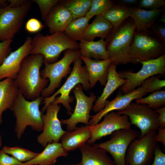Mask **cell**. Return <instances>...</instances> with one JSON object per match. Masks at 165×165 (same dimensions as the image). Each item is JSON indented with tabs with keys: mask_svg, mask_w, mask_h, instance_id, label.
<instances>
[{
	"mask_svg": "<svg viewBox=\"0 0 165 165\" xmlns=\"http://www.w3.org/2000/svg\"><path fill=\"white\" fill-rule=\"evenodd\" d=\"M76 165H81V163H80L78 164H77Z\"/></svg>",
	"mask_w": 165,
	"mask_h": 165,
	"instance_id": "obj_49",
	"label": "cell"
},
{
	"mask_svg": "<svg viewBox=\"0 0 165 165\" xmlns=\"http://www.w3.org/2000/svg\"><path fill=\"white\" fill-rule=\"evenodd\" d=\"M32 1L29 0L22 6L10 7L7 4L0 8V41L12 39L21 29L31 9Z\"/></svg>",
	"mask_w": 165,
	"mask_h": 165,
	"instance_id": "obj_10",
	"label": "cell"
},
{
	"mask_svg": "<svg viewBox=\"0 0 165 165\" xmlns=\"http://www.w3.org/2000/svg\"><path fill=\"white\" fill-rule=\"evenodd\" d=\"M43 98L41 96L28 101L19 90L11 109L16 119L14 131L18 139H20L28 126L37 132L42 130L43 114L39 107Z\"/></svg>",
	"mask_w": 165,
	"mask_h": 165,
	"instance_id": "obj_2",
	"label": "cell"
},
{
	"mask_svg": "<svg viewBox=\"0 0 165 165\" xmlns=\"http://www.w3.org/2000/svg\"><path fill=\"white\" fill-rule=\"evenodd\" d=\"M159 114L158 120L159 128H165V107L155 110Z\"/></svg>",
	"mask_w": 165,
	"mask_h": 165,
	"instance_id": "obj_41",
	"label": "cell"
},
{
	"mask_svg": "<svg viewBox=\"0 0 165 165\" xmlns=\"http://www.w3.org/2000/svg\"><path fill=\"white\" fill-rule=\"evenodd\" d=\"M61 106L53 103L46 108V112L42 116L43 123L42 132L37 138L38 142L43 147L53 142H59L62 136L66 131L62 128L58 117Z\"/></svg>",
	"mask_w": 165,
	"mask_h": 165,
	"instance_id": "obj_15",
	"label": "cell"
},
{
	"mask_svg": "<svg viewBox=\"0 0 165 165\" xmlns=\"http://www.w3.org/2000/svg\"><path fill=\"white\" fill-rule=\"evenodd\" d=\"M151 28L155 34L165 44V28L163 26L153 25Z\"/></svg>",
	"mask_w": 165,
	"mask_h": 165,
	"instance_id": "obj_40",
	"label": "cell"
},
{
	"mask_svg": "<svg viewBox=\"0 0 165 165\" xmlns=\"http://www.w3.org/2000/svg\"><path fill=\"white\" fill-rule=\"evenodd\" d=\"M12 42V39L0 42V66L12 52L11 44Z\"/></svg>",
	"mask_w": 165,
	"mask_h": 165,
	"instance_id": "obj_37",
	"label": "cell"
},
{
	"mask_svg": "<svg viewBox=\"0 0 165 165\" xmlns=\"http://www.w3.org/2000/svg\"><path fill=\"white\" fill-rule=\"evenodd\" d=\"M43 58L39 54H31L23 60L20 71L14 80L15 84L27 100L33 101L41 96L49 82L42 78L40 70L44 64Z\"/></svg>",
	"mask_w": 165,
	"mask_h": 165,
	"instance_id": "obj_1",
	"label": "cell"
},
{
	"mask_svg": "<svg viewBox=\"0 0 165 165\" xmlns=\"http://www.w3.org/2000/svg\"><path fill=\"white\" fill-rule=\"evenodd\" d=\"M45 27L41 22L36 18H32L26 22L25 29L30 33H37L41 31Z\"/></svg>",
	"mask_w": 165,
	"mask_h": 165,
	"instance_id": "obj_36",
	"label": "cell"
},
{
	"mask_svg": "<svg viewBox=\"0 0 165 165\" xmlns=\"http://www.w3.org/2000/svg\"><path fill=\"white\" fill-rule=\"evenodd\" d=\"M61 2L59 3L69 12L73 20L85 16L91 5V0H68Z\"/></svg>",
	"mask_w": 165,
	"mask_h": 165,
	"instance_id": "obj_29",
	"label": "cell"
},
{
	"mask_svg": "<svg viewBox=\"0 0 165 165\" xmlns=\"http://www.w3.org/2000/svg\"><path fill=\"white\" fill-rule=\"evenodd\" d=\"M2 145V138L0 134V148L1 147Z\"/></svg>",
	"mask_w": 165,
	"mask_h": 165,
	"instance_id": "obj_46",
	"label": "cell"
},
{
	"mask_svg": "<svg viewBox=\"0 0 165 165\" xmlns=\"http://www.w3.org/2000/svg\"><path fill=\"white\" fill-rule=\"evenodd\" d=\"M80 56L79 50L69 49L60 60L50 64L44 62V68L40 72V75L42 78H48L50 83L42 92L41 96L48 97L54 93L60 86L62 78L70 72L71 64Z\"/></svg>",
	"mask_w": 165,
	"mask_h": 165,
	"instance_id": "obj_7",
	"label": "cell"
},
{
	"mask_svg": "<svg viewBox=\"0 0 165 165\" xmlns=\"http://www.w3.org/2000/svg\"><path fill=\"white\" fill-rule=\"evenodd\" d=\"M126 80L121 78L116 70V66L111 63L108 69L107 80L101 95L93 105L92 110L97 113L102 110L107 105V100L111 95L118 88L122 86Z\"/></svg>",
	"mask_w": 165,
	"mask_h": 165,
	"instance_id": "obj_18",
	"label": "cell"
},
{
	"mask_svg": "<svg viewBox=\"0 0 165 165\" xmlns=\"http://www.w3.org/2000/svg\"><path fill=\"white\" fill-rule=\"evenodd\" d=\"M158 132L156 135V138L158 142L161 143L165 146V128H159Z\"/></svg>",
	"mask_w": 165,
	"mask_h": 165,
	"instance_id": "obj_42",
	"label": "cell"
},
{
	"mask_svg": "<svg viewBox=\"0 0 165 165\" xmlns=\"http://www.w3.org/2000/svg\"><path fill=\"white\" fill-rule=\"evenodd\" d=\"M68 154L62 147L61 143L53 142L48 144L44 150L31 160L23 163L22 165L37 164L39 165H53L57 158L66 157Z\"/></svg>",
	"mask_w": 165,
	"mask_h": 165,
	"instance_id": "obj_23",
	"label": "cell"
},
{
	"mask_svg": "<svg viewBox=\"0 0 165 165\" xmlns=\"http://www.w3.org/2000/svg\"><path fill=\"white\" fill-rule=\"evenodd\" d=\"M28 0H9L8 5L11 7L18 8L21 7L26 4Z\"/></svg>",
	"mask_w": 165,
	"mask_h": 165,
	"instance_id": "obj_43",
	"label": "cell"
},
{
	"mask_svg": "<svg viewBox=\"0 0 165 165\" xmlns=\"http://www.w3.org/2000/svg\"><path fill=\"white\" fill-rule=\"evenodd\" d=\"M82 87L80 84L76 85L73 91L76 100V104L73 113L67 119H61V124L66 125L68 131L73 130L79 123L89 125L91 116L90 113L92 110L93 104L97 100L94 93H91L90 96H87L82 90Z\"/></svg>",
	"mask_w": 165,
	"mask_h": 165,
	"instance_id": "obj_14",
	"label": "cell"
},
{
	"mask_svg": "<svg viewBox=\"0 0 165 165\" xmlns=\"http://www.w3.org/2000/svg\"><path fill=\"white\" fill-rule=\"evenodd\" d=\"M116 112L127 116L131 124L140 129L139 137L151 131H156L159 128L158 113L146 105L131 102L125 108Z\"/></svg>",
	"mask_w": 165,
	"mask_h": 165,
	"instance_id": "obj_11",
	"label": "cell"
},
{
	"mask_svg": "<svg viewBox=\"0 0 165 165\" xmlns=\"http://www.w3.org/2000/svg\"><path fill=\"white\" fill-rule=\"evenodd\" d=\"M151 165H165V154L158 145L155 149L154 160Z\"/></svg>",
	"mask_w": 165,
	"mask_h": 165,
	"instance_id": "obj_39",
	"label": "cell"
},
{
	"mask_svg": "<svg viewBox=\"0 0 165 165\" xmlns=\"http://www.w3.org/2000/svg\"><path fill=\"white\" fill-rule=\"evenodd\" d=\"M113 30V27L107 20L101 15H97L92 23L86 29L82 39L93 41L96 37L106 39Z\"/></svg>",
	"mask_w": 165,
	"mask_h": 165,
	"instance_id": "obj_25",
	"label": "cell"
},
{
	"mask_svg": "<svg viewBox=\"0 0 165 165\" xmlns=\"http://www.w3.org/2000/svg\"><path fill=\"white\" fill-rule=\"evenodd\" d=\"M160 21H162L164 23H165V16H163L161 18V19L160 20Z\"/></svg>",
	"mask_w": 165,
	"mask_h": 165,
	"instance_id": "obj_47",
	"label": "cell"
},
{
	"mask_svg": "<svg viewBox=\"0 0 165 165\" xmlns=\"http://www.w3.org/2000/svg\"><path fill=\"white\" fill-rule=\"evenodd\" d=\"M112 0H91V5L86 16L90 19L94 16L101 15L115 4Z\"/></svg>",
	"mask_w": 165,
	"mask_h": 165,
	"instance_id": "obj_33",
	"label": "cell"
},
{
	"mask_svg": "<svg viewBox=\"0 0 165 165\" xmlns=\"http://www.w3.org/2000/svg\"><path fill=\"white\" fill-rule=\"evenodd\" d=\"M19 91L14 79L6 78L0 81V125L2 122L3 112L11 110Z\"/></svg>",
	"mask_w": 165,
	"mask_h": 165,
	"instance_id": "obj_24",
	"label": "cell"
},
{
	"mask_svg": "<svg viewBox=\"0 0 165 165\" xmlns=\"http://www.w3.org/2000/svg\"><path fill=\"white\" fill-rule=\"evenodd\" d=\"M61 0H33L32 2L36 3L40 10L42 20L45 21L52 9Z\"/></svg>",
	"mask_w": 165,
	"mask_h": 165,
	"instance_id": "obj_34",
	"label": "cell"
},
{
	"mask_svg": "<svg viewBox=\"0 0 165 165\" xmlns=\"http://www.w3.org/2000/svg\"><path fill=\"white\" fill-rule=\"evenodd\" d=\"M80 57L85 64L88 73L90 89L93 88L97 81L105 86L107 80L108 68L112 61L110 59L97 60Z\"/></svg>",
	"mask_w": 165,
	"mask_h": 165,
	"instance_id": "obj_19",
	"label": "cell"
},
{
	"mask_svg": "<svg viewBox=\"0 0 165 165\" xmlns=\"http://www.w3.org/2000/svg\"><path fill=\"white\" fill-rule=\"evenodd\" d=\"M156 130L151 131L133 140L128 147L125 157L126 165H148L154 156L158 142Z\"/></svg>",
	"mask_w": 165,
	"mask_h": 165,
	"instance_id": "obj_13",
	"label": "cell"
},
{
	"mask_svg": "<svg viewBox=\"0 0 165 165\" xmlns=\"http://www.w3.org/2000/svg\"><path fill=\"white\" fill-rule=\"evenodd\" d=\"M79 148L82 154L81 165H116L102 148L87 143Z\"/></svg>",
	"mask_w": 165,
	"mask_h": 165,
	"instance_id": "obj_22",
	"label": "cell"
},
{
	"mask_svg": "<svg viewBox=\"0 0 165 165\" xmlns=\"http://www.w3.org/2000/svg\"><path fill=\"white\" fill-rule=\"evenodd\" d=\"M156 76H152L145 80L142 84L129 92L123 95L119 93L113 100L108 102L105 108L94 115L91 116L90 124L95 125L100 122L102 118L110 112L122 110L132 101L149 93L157 90L154 84Z\"/></svg>",
	"mask_w": 165,
	"mask_h": 165,
	"instance_id": "obj_9",
	"label": "cell"
},
{
	"mask_svg": "<svg viewBox=\"0 0 165 165\" xmlns=\"http://www.w3.org/2000/svg\"><path fill=\"white\" fill-rule=\"evenodd\" d=\"M138 2V7L150 10L158 9L165 6L164 0H141Z\"/></svg>",
	"mask_w": 165,
	"mask_h": 165,
	"instance_id": "obj_35",
	"label": "cell"
},
{
	"mask_svg": "<svg viewBox=\"0 0 165 165\" xmlns=\"http://www.w3.org/2000/svg\"><path fill=\"white\" fill-rule=\"evenodd\" d=\"M91 125L76 127L72 131H67L61 137L62 147L66 152L75 150L87 142L91 135Z\"/></svg>",
	"mask_w": 165,
	"mask_h": 165,
	"instance_id": "obj_21",
	"label": "cell"
},
{
	"mask_svg": "<svg viewBox=\"0 0 165 165\" xmlns=\"http://www.w3.org/2000/svg\"><path fill=\"white\" fill-rule=\"evenodd\" d=\"M81 56L97 60L109 59L104 39L96 41H87L82 39L79 43Z\"/></svg>",
	"mask_w": 165,
	"mask_h": 165,
	"instance_id": "obj_26",
	"label": "cell"
},
{
	"mask_svg": "<svg viewBox=\"0 0 165 165\" xmlns=\"http://www.w3.org/2000/svg\"><path fill=\"white\" fill-rule=\"evenodd\" d=\"M80 57L74 61L71 73L60 88L51 96L43 98L42 104L44 105L42 109V112L52 103L56 105L61 104L67 110V114L71 115L72 108L70 104L74 99L73 97L69 96L72 90L79 84H82L83 88L86 91L90 89L88 73L85 66H82V61Z\"/></svg>",
	"mask_w": 165,
	"mask_h": 165,
	"instance_id": "obj_5",
	"label": "cell"
},
{
	"mask_svg": "<svg viewBox=\"0 0 165 165\" xmlns=\"http://www.w3.org/2000/svg\"><path fill=\"white\" fill-rule=\"evenodd\" d=\"M2 149L6 153L10 155L22 163L31 160L39 154L19 146L12 147L6 146Z\"/></svg>",
	"mask_w": 165,
	"mask_h": 165,
	"instance_id": "obj_32",
	"label": "cell"
},
{
	"mask_svg": "<svg viewBox=\"0 0 165 165\" xmlns=\"http://www.w3.org/2000/svg\"><path fill=\"white\" fill-rule=\"evenodd\" d=\"M135 7L115 4L101 15L112 24L113 29H114L130 17V15Z\"/></svg>",
	"mask_w": 165,
	"mask_h": 165,
	"instance_id": "obj_28",
	"label": "cell"
},
{
	"mask_svg": "<svg viewBox=\"0 0 165 165\" xmlns=\"http://www.w3.org/2000/svg\"><path fill=\"white\" fill-rule=\"evenodd\" d=\"M8 0H0V8L2 7L7 4Z\"/></svg>",
	"mask_w": 165,
	"mask_h": 165,
	"instance_id": "obj_45",
	"label": "cell"
},
{
	"mask_svg": "<svg viewBox=\"0 0 165 165\" xmlns=\"http://www.w3.org/2000/svg\"><path fill=\"white\" fill-rule=\"evenodd\" d=\"M73 20L68 10L60 3L55 5L47 16L45 24L51 34L64 31L68 25Z\"/></svg>",
	"mask_w": 165,
	"mask_h": 165,
	"instance_id": "obj_20",
	"label": "cell"
},
{
	"mask_svg": "<svg viewBox=\"0 0 165 165\" xmlns=\"http://www.w3.org/2000/svg\"><path fill=\"white\" fill-rule=\"evenodd\" d=\"M102 121L91 125V135L87 143L94 144L97 140L111 134L114 132L122 129L131 128L132 124L128 117L112 111L105 115Z\"/></svg>",
	"mask_w": 165,
	"mask_h": 165,
	"instance_id": "obj_16",
	"label": "cell"
},
{
	"mask_svg": "<svg viewBox=\"0 0 165 165\" xmlns=\"http://www.w3.org/2000/svg\"><path fill=\"white\" fill-rule=\"evenodd\" d=\"M39 165L37 164H31V165Z\"/></svg>",
	"mask_w": 165,
	"mask_h": 165,
	"instance_id": "obj_48",
	"label": "cell"
},
{
	"mask_svg": "<svg viewBox=\"0 0 165 165\" xmlns=\"http://www.w3.org/2000/svg\"><path fill=\"white\" fill-rule=\"evenodd\" d=\"M165 52V44L152 30L135 31L130 48L131 63L155 59Z\"/></svg>",
	"mask_w": 165,
	"mask_h": 165,
	"instance_id": "obj_6",
	"label": "cell"
},
{
	"mask_svg": "<svg viewBox=\"0 0 165 165\" xmlns=\"http://www.w3.org/2000/svg\"><path fill=\"white\" fill-rule=\"evenodd\" d=\"M140 135V132L136 130L122 129L112 133L108 140L92 144L110 153L116 165H126L125 157L129 146L133 140Z\"/></svg>",
	"mask_w": 165,
	"mask_h": 165,
	"instance_id": "obj_12",
	"label": "cell"
},
{
	"mask_svg": "<svg viewBox=\"0 0 165 165\" xmlns=\"http://www.w3.org/2000/svg\"><path fill=\"white\" fill-rule=\"evenodd\" d=\"M32 40V37H28L21 46L11 52L5 59L0 66V81L5 78L16 79L23 60L29 54Z\"/></svg>",
	"mask_w": 165,
	"mask_h": 165,
	"instance_id": "obj_17",
	"label": "cell"
},
{
	"mask_svg": "<svg viewBox=\"0 0 165 165\" xmlns=\"http://www.w3.org/2000/svg\"><path fill=\"white\" fill-rule=\"evenodd\" d=\"M162 9L146 10L135 7L130 17L133 20L136 31H142L149 29L159 16Z\"/></svg>",
	"mask_w": 165,
	"mask_h": 165,
	"instance_id": "obj_27",
	"label": "cell"
},
{
	"mask_svg": "<svg viewBox=\"0 0 165 165\" xmlns=\"http://www.w3.org/2000/svg\"><path fill=\"white\" fill-rule=\"evenodd\" d=\"M117 1L118 5L126 6L134 5L138 2L137 0H119Z\"/></svg>",
	"mask_w": 165,
	"mask_h": 165,
	"instance_id": "obj_44",
	"label": "cell"
},
{
	"mask_svg": "<svg viewBox=\"0 0 165 165\" xmlns=\"http://www.w3.org/2000/svg\"><path fill=\"white\" fill-rule=\"evenodd\" d=\"M90 19L86 16L73 20L67 26L64 32L72 40L76 41L82 39Z\"/></svg>",
	"mask_w": 165,
	"mask_h": 165,
	"instance_id": "obj_30",
	"label": "cell"
},
{
	"mask_svg": "<svg viewBox=\"0 0 165 165\" xmlns=\"http://www.w3.org/2000/svg\"><path fill=\"white\" fill-rule=\"evenodd\" d=\"M139 63L142 64V67L137 72L129 71L118 72L120 77L126 80L121 87L124 94L140 86L145 80L154 75L165 74V54L158 58Z\"/></svg>",
	"mask_w": 165,
	"mask_h": 165,
	"instance_id": "obj_8",
	"label": "cell"
},
{
	"mask_svg": "<svg viewBox=\"0 0 165 165\" xmlns=\"http://www.w3.org/2000/svg\"><path fill=\"white\" fill-rule=\"evenodd\" d=\"M136 31L135 25L130 17L118 28L113 29L105 39L109 59L116 66L131 63V45Z\"/></svg>",
	"mask_w": 165,
	"mask_h": 165,
	"instance_id": "obj_3",
	"label": "cell"
},
{
	"mask_svg": "<svg viewBox=\"0 0 165 165\" xmlns=\"http://www.w3.org/2000/svg\"><path fill=\"white\" fill-rule=\"evenodd\" d=\"M23 163L6 153L2 149L0 150V165H22Z\"/></svg>",
	"mask_w": 165,
	"mask_h": 165,
	"instance_id": "obj_38",
	"label": "cell"
},
{
	"mask_svg": "<svg viewBox=\"0 0 165 165\" xmlns=\"http://www.w3.org/2000/svg\"><path fill=\"white\" fill-rule=\"evenodd\" d=\"M136 103L146 105L154 110H156L165 105V90L154 91L145 97L136 100Z\"/></svg>",
	"mask_w": 165,
	"mask_h": 165,
	"instance_id": "obj_31",
	"label": "cell"
},
{
	"mask_svg": "<svg viewBox=\"0 0 165 165\" xmlns=\"http://www.w3.org/2000/svg\"><path fill=\"white\" fill-rule=\"evenodd\" d=\"M69 49L79 50V47L64 31L46 36L38 33L32 38L29 54H40L44 62L50 64L56 62L62 52Z\"/></svg>",
	"mask_w": 165,
	"mask_h": 165,
	"instance_id": "obj_4",
	"label": "cell"
}]
</instances>
